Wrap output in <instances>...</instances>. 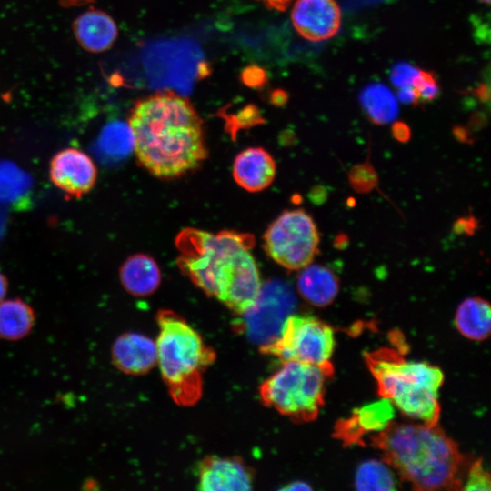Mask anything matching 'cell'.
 Returning <instances> with one entry per match:
<instances>
[{"instance_id": "cell-1", "label": "cell", "mask_w": 491, "mask_h": 491, "mask_svg": "<svg viewBox=\"0 0 491 491\" xmlns=\"http://www.w3.org/2000/svg\"><path fill=\"white\" fill-rule=\"evenodd\" d=\"M127 124L137 161L158 178L180 177L207 157L203 121L177 93L163 90L138 99Z\"/></svg>"}, {"instance_id": "cell-2", "label": "cell", "mask_w": 491, "mask_h": 491, "mask_svg": "<svg viewBox=\"0 0 491 491\" xmlns=\"http://www.w3.org/2000/svg\"><path fill=\"white\" fill-rule=\"evenodd\" d=\"M255 238L247 233L223 230L216 234L185 228L175 238L177 265L197 287L230 310L245 314L262 288L251 249Z\"/></svg>"}, {"instance_id": "cell-3", "label": "cell", "mask_w": 491, "mask_h": 491, "mask_svg": "<svg viewBox=\"0 0 491 491\" xmlns=\"http://www.w3.org/2000/svg\"><path fill=\"white\" fill-rule=\"evenodd\" d=\"M390 467L417 490L461 489L463 456L437 425L396 423L371 436Z\"/></svg>"}, {"instance_id": "cell-4", "label": "cell", "mask_w": 491, "mask_h": 491, "mask_svg": "<svg viewBox=\"0 0 491 491\" xmlns=\"http://www.w3.org/2000/svg\"><path fill=\"white\" fill-rule=\"evenodd\" d=\"M377 392L405 416L428 426L440 417L438 390L444 374L426 362L411 361L396 348L381 347L365 354Z\"/></svg>"}, {"instance_id": "cell-5", "label": "cell", "mask_w": 491, "mask_h": 491, "mask_svg": "<svg viewBox=\"0 0 491 491\" xmlns=\"http://www.w3.org/2000/svg\"><path fill=\"white\" fill-rule=\"evenodd\" d=\"M157 364L172 399L179 406L196 404L203 393V374L215 359V350L181 316L168 309L156 315Z\"/></svg>"}, {"instance_id": "cell-6", "label": "cell", "mask_w": 491, "mask_h": 491, "mask_svg": "<svg viewBox=\"0 0 491 491\" xmlns=\"http://www.w3.org/2000/svg\"><path fill=\"white\" fill-rule=\"evenodd\" d=\"M333 373L334 368L282 362L281 368L260 385V399L295 422L313 421L324 405L326 381Z\"/></svg>"}, {"instance_id": "cell-7", "label": "cell", "mask_w": 491, "mask_h": 491, "mask_svg": "<svg viewBox=\"0 0 491 491\" xmlns=\"http://www.w3.org/2000/svg\"><path fill=\"white\" fill-rule=\"evenodd\" d=\"M333 328L313 316L289 315L276 338L263 344L261 353L282 362L296 361L324 368H333L330 361L335 348Z\"/></svg>"}, {"instance_id": "cell-8", "label": "cell", "mask_w": 491, "mask_h": 491, "mask_svg": "<svg viewBox=\"0 0 491 491\" xmlns=\"http://www.w3.org/2000/svg\"><path fill=\"white\" fill-rule=\"evenodd\" d=\"M263 238L266 254L288 270H300L311 264L320 241L314 219L303 209L283 212Z\"/></svg>"}, {"instance_id": "cell-9", "label": "cell", "mask_w": 491, "mask_h": 491, "mask_svg": "<svg viewBox=\"0 0 491 491\" xmlns=\"http://www.w3.org/2000/svg\"><path fill=\"white\" fill-rule=\"evenodd\" d=\"M296 305L290 289L280 282L263 286L255 304L245 313L248 332L266 344L277 337Z\"/></svg>"}, {"instance_id": "cell-10", "label": "cell", "mask_w": 491, "mask_h": 491, "mask_svg": "<svg viewBox=\"0 0 491 491\" xmlns=\"http://www.w3.org/2000/svg\"><path fill=\"white\" fill-rule=\"evenodd\" d=\"M52 183L69 198H79L95 185L97 169L92 158L77 148L56 153L50 162Z\"/></svg>"}, {"instance_id": "cell-11", "label": "cell", "mask_w": 491, "mask_h": 491, "mask_svg": "<svg viewBox=\"0 0 491 491\" xmlns=\"http://www.w3.org/2000/svg\"><path fill=\"white\" fill-rule=\"evenodd\" d=\"M291 21L303 38L320 42L337 34L341 11L336 0H296L291 12Z\"/></svg>"}, {"instance_id": "cell-12", "label": "cell", "mask_w": 491, "mask_h": 491, "mask_svg": "<svg viewBox=\"0 0 491 491\" xmlns=\"http://www.w3.org/2000/svg\"><path fill=\"white\" fill-rule=\"evenodd\" d=\"M198 489L245 491L252 488L253 470L238 456H208L197 466Z\"/></svg>"}, {"instance_id": "cell-13", "label": "cell", "mask_w": 491, "mask_h": 491, "mask_svg": "<svg viewBox=\"0 0 491 491\" xmlns=\"http://www.w3.org/2000/svg\"><path fill=\"white\" fill-rule=\"evenodd\" d=\"M111 359L114 366L124 374H146L157 364L155 342L145 335L125 332L114 341Z\"/></svg>"}, {"instance_id": "cell-14", "label": "cell", "mask_w": 491, "mask_h": 491, "mask_svg": "<svg viewBox=\"0 0 491 491\" xmlns=\"http://www.w3.org/2000/svg\"><path fill=\"white\" fill-rule=\"evenodd\" d=\"M394 416V405L382 397L354 410L347 418L339 420L335 427V435L345 445L360 443L365 435L384 430Z\"/></svg>"}, {"instance_id": "cell-15", "label": "cell", "mask_w": 491, "mask_h": 491, "mask_svg": "<svg viewBox=\"0 0 491 491\" xmlns=\"http://www.w3.org/2000/svg\"><path fill=\"white\" fill-rule=\"evenodd\" d=\"M276 173L274 158L262 147H248L234 160V179L248 192H260L267 188L274 181Z\"/></svg>"}, {"instance_id": "cell-16", "label": "cell", "mask_w": 491, "mask_h": 491, "mask_svg": "<svg viewBox=\"0 0 491 491\" xmlns=\"http://www.w3.org/2000/svg\"><path fill=\"white\" fill-rule=\"evenodd\" d=\"M72 27L78 44L91 53L108 50L118 35L114 19L105 12L94 8L78 15Z\"/></svg>"}, {"instance_id": "cell-17", "label": "cell", "mask_w": 491, "mask_h": 491, "mask_svg": "<svg viewBox=\"0 0 491 491\" xmlns=\"http://www.w3.org/2000/svg\"><path fill=\"white\" fill-rule=\"evenodd\" d=\"M296 286L301 296L313 306L324 307L330 305L339 292V280L327 266L311 265L300 269Z\"/></svg>"}, {"instance_id": "cell-18", "label": "cell", "mask_w": 491, "mask_h": 491, "mask_svg": "<svg viewBox=\"0 0 491 491\" xmlns=\"http://www.w3.org/2000/svg\"><path fill=\"white\" fill-rule=\"evenodd\" d=\"M119 276L124 288L135 296L152 295L161 282V271L157 263L145 254L127 257L120 267Z\"/></svg>"}, {"instance_id": "cell-19", "label": "cell", "mask_w": 491, "mask_h": 491, "mask_svg": "<svg viewBox=\"0 0 491 491\" xmlns=\"http://www.w3.org/2000/svg\"><path fill=\"white\" fill-rule=\"evenodd\" d=\"M455 325L459 333L468 339H486L491 328L489 303L476 296L465 299L456 309Z\"/></svg>"}, {"instance_id": "cell-20", "label": "cell", "mask_w": 491, "mask_h": 491, "mask_svg": "<svg viewBox=\"0 0 491 491\" xmlns=\"http://www.w3.org/2000/svg\"><path fill=\"white\" fill-rule=\"evenodd\" d=\"M34 308L21 298L0 302V339L15 342L26 337L34 328Z\"/></svg>"}, {"instance_id": "cell-21", "label": "cell", "mask_w": 491, "mask_h": 491, "mask_svg": "<svg viewBox=\"0 0 491 491\" xmlns=\"http://www.w3.org/2000/svg\"><path fill=\"white\" fill-rule=\"evenodd\" d=\"M360 102L368 118L377 125L389 123L398 113L396 97L381 84L366 86L360 95Z\"/></svg>"}, {"instance_id": "cell-22", "label": "cell", "mask_w": 491, "mask_h": 491, "mask_svg": "<svg viewBox=\"0 0 491 491\" xmlns=\"http://www.w3.org/2000/svg\"><path fill=\"white\" fill-rule=\"evenodd\" d=\"M355 486L358 490L389 491L396 488V480L385 460L370 459L357 467Z\"/></svg>"}, {"instance_id": "cell-23", "label": "cell", "mask_w": 491, "mask_h": 491, "mask_svg": "<svg viewBox=\"0 0 491 491\" xmlns=\"http://www.w3.org/2000/svg\"><path fill=\"white\" fill-rule=\"evenodd\" d=\"M30 187L26 173L13 163L0 162V202L15 204L25 197Z\"/></svg>"}, {"instance_id": "cell-24", "label": "cell", "mask_w": 491, "mask_h": 491, "mask_svg": "<svg viewBox=\"0 0 491 491\" xmlns=\"http://www.w3.org/2000/svg\"><path fill=\"white\" fill-rule=\"evenodd\" d=\"M133 135L128 124L113 121L101 131L99 149L109 157L123 156L133 147Z\"/></svg>"}, {"instance_id": "cell-25", "label": "cell", "mask_w": 491, "mask_h": 491, "mask_svg": "<svg viewBox=\"0 0 491 491\" xmlns=\"http://www.w3.org/2000/svg\"><path fill=\"white\" fill-rule=\"evenodd\" d=\"M412 86L416 94L418 102H430L440 93L437 79L433 72L419 69Z\"/></svg>"}, {"instance_id": "cell-26", "label": "cell", "mask_w": 491, "mask_h": 491, "mask_svg": "<svg viewBox=\"0 0 491 491\" xmlns=\"http://www.w3.org/2000/svg\"><path fill=\"white\" fill-rule=\"evenodd\" d=\"M464 490H490V476L484 468L481 459L473 462L468 467L466 477L462 482Z\"/></svg>"}, {"instance_id": "cell-27", "label": "cell", "mask_w": 491, "mask_h": 491, "mask_svg": "<svg viewBox=\"0 0 491 491\" xmlns=\"http://www.w3.org/2000/svg\"><path fill=\"white\" fill-rule=\"evenodd\" d=\"M419 68L407 63L397 64L391 71L390 78L392 83L397 87L412 85L414 79L417 75Z\"/></svg>"}, {"instance_id": "cell-28", "label": "cell", "mask_w": 491, "mask_h": 491, "mask_svg": "<svg viewBox=\"0 0 491 491\" xmlns=\"http://www.w3.org/2000/svg\"><path fill=\"white\" fill-rule=\"evenodd\" d=\"M397 97L401 102L407 105H416L419 103L412 85L398 88Z\"/></svg>"}, {"instance_id": "cell-29", "label": "cell", "mask_w": 491, "mask_h": 491, "mask_svg": "<svg viewBox=\"0 0 491 491\" xmlns=\"http://www.w3.org/2000/svg\"><path fill=\"white\" fill-rule=\"evenodd\" d=\"M392 133L396 139L406 142L410 138V129L403 122H395L392 125Z\"/></svg>"}, {"instance_id": "cell-30", "label": "cell", "mask_w": 491, "mask_h": 491, "mask_svg": "<svg viewBox=\"0 0 491 491\" xmlns=\"http://www.w3.org/2000/svg\"><path fill=\"white\" fill-rule=\"evenodd\" d=\"M260 1L266 8L276 11H286L293 0H256Z\"/></svg>"}, {"instance_id": "cell-31", "label": "cell", "mask_w": 491, "mask_h": 491, "mask_svg": "<svg viewBox=\"0 0 491 491\" xmlns=\"http://www.w3.org/2000/svg\"><path fill=\"white\" fill-rule=\"evenodd\" d=\"M476 95L483 102L489 100V87L488 85H482L476 90Z\"/></svg>"}, {"instance_id": "cell-32", "label": "cell", "mask_w": 491, "mask_h": 491, "mask_svg": "<svg viewBox=\"0 0 491 491\" xmlns=\"http://www.w3.org/2000/svg\"><path fill=\"white\" fill-rule=\"evenodd\" d=\"M283 489L286 490H309L311 489L310 486L304 482H295L289 484V486H285Z\"/></svg>"}, {"instance_id": "cell-33", "label": "cell", "mask_w": 491, "mask_h": 491, "mask_svg": "<svg viewBox=\"0 0 491 491\" xmlns=\"http://www.w3.org/2000/svg\"><path fill=\"white\" fill-rule=\"evenodd\" d=\"M8 283L5 276L0 273V302L5 299L7 292Z\"/></svg>"}, {"instance_id": "cell-34", "label": "cell", "mask_w": 491, "mask_h": 491, "mask_svg": "<svg viewBox=\"0 0 491 491\" xmlns=\"http://www.w3.org/2000/svg\"><path fill=\"white\" fill-rule=\"evenodd\" d=\"M480 1L486 4H490V0H480Z\"/></svg>"}]
</instances>
